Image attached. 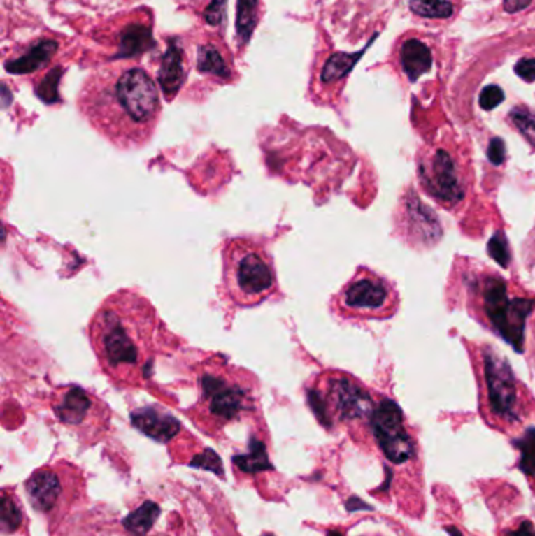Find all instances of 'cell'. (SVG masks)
<instances>
[{"label":"cell","mask_w":535,"mask_h":536,"mask_svg":"<svg viewBox=\"0 0 535 536\" xmlns=\"http://www.w3.org/2000/svg\"><path fill=\"white\" fill-rule=\"evenodd\" d=\"M488 253L493 259L499 263V266L506 267L508 263V248L504 240V237L496 234L488 243Z\"/></svg>","instance_id":"obj_29"},{"label":"cell","mask_w":535,"mask_h":536,"mask_svg":"<svg viewBox=\"0 0 535 536\" xmlns=\"http://www.w3.org/2000/svg\"><path fill=\"white\" fill-rule=\"evenodd\" d=\"M190 468L195 469H203V470H209V472L215 474L217 477L223 479L224 477V469H223V463L222 458L218 456L212 449H204L201 454L193 456L192 461L189 463Z\"/></svg>","instance_id":"obj_27"},{"label":"cell","mask_w":535,"mask_h":536,"mask_svg":"<svg viewBox=\"0 0 535 536\" xmlns=\"http://www.w3.org/2000/svg\"><path fill=\"white\" fill-rule=\"evenodd\" d=\"M233 463L236 468H238V470L251 475L266 472V470H273V464L269 460L266 444L257 441L255 437L250 439L248 454L234 455Z\"/></svg>","instance_id":"obj_18"},{"label":"cell","mask_w":535,"mask_h":536,"mask_svg":"<svg viewBox=\"0 0 535 536\" xmlns=\"http://www.w3.org/2000/svg\"><path fill=\"white\" fill-rule=\"evenodd\" d=\"M87 329L101 372L117 386L143 384L165 352L164 321L152 303L135 289L108 295Z\"/></svg>","instance_id":"obj_1"},{"label":"cell","mask_w":535,"mask_h":536,"mask_svg":"<svg viewBox=\"0 0 535 536\" xmlns=\"http://www.w3.org/2000/svg\"><path fill=\"white\" fill-rule=\"evenodd\" d=\"M371 427L377 444L390 461L402 464L415 456V442L405 431L402 411L394 402L383 400L373 410Z\"/></svg>","instance_id":"obj_8"},{"label":"cell","mask_w":535,"mask_h":536,"mask_svg":"<svg viewBox=\"0 0 535 536\" xmlns=\"http://www.w3.org/2000/svg\"><path fill=\"white\" fill-rule=\"evenodd\" d=\"M77 104L90 126L121 151L150 143L160 118L156 83L140 68L93 75L82 88Z\"/></svg>","instance_id":"obj_2"},{"label":"cell","mask_w":535,"mask_h":536,"mask_svg":"<svg viewBox=\"0 0 535 536\" xmlns=\"http://www.w3.org/2000/svg\"><path fill=\"white\" fill-rule=\"evenodd\" d=\"M517 444L521 451L520 469L526 475L535 477V428L527 430Z\"/></svg>","instance_id":"obj_26"},{"label":"cell","mask_w":535,"mask_h":536,"mask_svg":"<svg viewBox=\"0 0 535 536\" xmlns=\"http://www.w3.org/2000/svg\"><path fill=\"white\" fill-rule=\"evenodd\" d=\"M120 50L115 58H132L156 46L152 25L146 22H129L120 31Z\"/></svg>","instance_id":"obj_15"},{"label":"cell","mask_w":535,"mask_h":536,"mask_svg":"<svg viewBox=\"0 0 535 536\" xmlns=\"http://www.w3.org/2000/svg\"><path fill=\"white\" fill-rule=\"evenodd\" d=\"M515 73L518 77L526 82L535 80V58H521V60L515 64Z\"/></svg>","instance_id":"obj_32"},{"label":"cell","mask_w":535,"mask_h":536,"mask_svg":"<svg viewBox=\"0 0 535 536\" xmlns=\"http://www.w3.org/2000/svg\"><path fill=\"white\" fill-rule=\"evenodd\" d=\"M532 0H504V10L507 13H517L531 5Z\"/></svg>","instance_id":"obj_34"},{"label":"cell","mask_w":535,"mask_h":536,"mask_svg":"<svg viewBox=\"0 0 535 536\" xmlns=\"http://www.w3.org/2000/svg\"><path fill=\"white\" fill-rule=\"evenodd\" d=\"M25 491L31 507L41 513H49L62 494V484L54 472L40 470L25 481Z\"/></svg>","instance_id":"obj_13"},{"label":"cell","mask_w":535,"mask_h":536,"mask_svg":"<svg viewBox=\"0 0 535 536\" xmlns=\"http://www.w3.org/2000/svg\"><path fill=\"white\" fill-rule=\"evenodd\" d=\"M131 421L135 428L157 442L171 441L180 430L178 419L165 411L162 412L157 408H151V406L134 411Z\"/></svg>","instance_id":"obj_12"},{"label":"cell","mask_w":535,"mask_h":536,"mask_svg":"<svg viewBox=\"0 0 535 536\" xmlns=\"http://www.w3.org/2000/svg\"><path fill=\"white\" fill-rule=\"evenodd\" d=\"M327 536H344L343 533H341V532H336V530H333V532H330V533H328Z\"/></svg>","instance_id":"obj_38"},{"label":"cell","mask_w":535,"mask_h":536,"mask_svg":"<svg viewBox=\"0 0 535 536\" xmlns=\"http://www.w3.org/2000/svg\"><path fill=\"white\" fill-rule=\"evenodd\" d=\"M425 189L443 204H457L463 198L459 165L446 151H436L419 168Z\"/></svg>","instance_id":"obj_10"},{"label":"cell","mask_w":535,"mask_h":536,"mask_svg":"<svg viewBox=\"0 0 535 536\" xmlns=\"http://www.w3.org/2000/svg\"><path fill=\"white\" fill-rule=\"evenodd\" d=\"M257 3L259 0H237V36L242 44L248 43L253 35L257 19Z\"/></svg>","instance_id":"obj_22"},{"label":"cell","mask_w":535,"mask_h":536,"mask_svg":"<svg viewBox=\"0 0 535 536\" xmlns=\"http://www.w3.org/2000/svg\"><path fill=\"white\" fill-rule=\"evenodd\" d=\"M278 292L273 257L264 238L228 237L222 242L218 296L231 309L256 307Z\"/></svg>","instance_id":"obj_3"},{"label":"cell","mask_w":535,"mask_h":536,"mask_svg":"<svg viewBox=\"0 0 535 536\" xmlns=\"http://www.w3.org/2000/svg\"><path fill=\"white\" fill-rule=\"evenodd\" d=\"M62 68H54L43 77L40 83H36L35 93L38 98L46 104H55L60 101L59 94V82L62 79Z\"/></svg>","instance_id":"obj_23"},{"label":"cell","mask_w":535,"mask_h":536,"mask_svg":"<svg viewBox=\"0 0 535 536\" xmlns=\"http://www.w3.org/2000/svg\"><path fill=\"white\" fill-rule=\"evenodd\" d=\"M309 408L325 428H330L328 410L333 408L343 421H357L372 416V400L355 379L343 373H320L311 389H308Z\"/></svg>","instance_id":"obj_5"},{"label":"cell","mask_w":535,"mask_h":536,"mask_svg":"<svg viewBox=\"0 0 535 536\" xmlns=\"http://www.w3.org/2000/svg\"><path fill=\"white\" fill-rule=\"evenodd\" d=\"M198 71L204 74L220 77L223 80L231 79V69L215 46H203L198 50Z\"/></svg>","instance_id":"obj_21"},{"label":"cell","mask_w":535,"mask_h":536,"mask_svg":"<svg viewBox=\"0 0 535 536\" xmlns=\"http://www.w3.org/2000/svg\"><path fill=\"white\" fill-rule=\"evenodd\" d=\"M199 392V405L209 417L220 422L238 419L253 408L255 375L236 367L222 356H209L193 367Z\"/></svg>","instance_id":"obj_4"},{"label":"cell","mask_w":535,"mask_h":536,"mask_svg":"<svg viewBox=\"0 0 535 536\" xmlns=\"http://www.w3.org/2000/svg\"><path fill=\"white\" fill-rule=\"evenodd\" d=\"M404 71L410 80H418L431 68V55L425 44L418 40H408L401 50Z\"/></svg>","instance_id":"obj_17"},{"label":"cell","mask_w":535,"mask_h":536,"mask_svg":"<svg viewBox=\"0 0 535 536\" xmlns=\"http://www.w3.org/2000/svg\"><path fill=\"white\" fill-rule=\"evenodd\" d=\"M502 101H504V92L496 85H488L483 88L479 98L480 107L483 110H493L494 107H498Z\"/></svg>","instance_id":"obj_30"},{"label":"cell","mask_w":535,"mask_h":536,"mask_svg":"<svg viewBox=\"0 0 535 536\" xmlns=\"http://www.w3.org/2000/svg\"><path fill=\"white\" fill-rule=\"evenodd\" d=\"M21 524H22L21 509H19L15 500L3 494L2 502H0V526H2V532L3 533L16 532Z\"/></svg>","instance_id":"obj_25"},{"label":"cell","mask_w":535,"mask_h":536,"mask_svg":"<svg viewBox=\"0 0 535 536\" xmlns=\"http://www.w3.org/2000/svg\"><path fill=\"white\" fill-rule=\"evenodd\" d=\"M160 516V507L156 502L146 500L141 505L134 509V512L126 516L122 519V526H124L129 533L134 536H146L148 532L151 530L152 526L156 524V521Z\"/></svg>","instance_id":"obj_19"},{"label":"cell","mask_w":535,"mask_h":536,"mask_svg":"<svg viewBox=\"0 0 535 536\" xmlns=\"http://www.w3.org/2000/svg\"><path fill=\"white\" fill-rule=\"evenodd\" d=\"M482 307L487 319L502 338L520 352L523 348V333L526 317L531 314L534 301L525 298H511L507 286L501 277L483 280Z\"/></svg>","instance_id":"obj_7"},{"label":"cell","mask_w":535,"mask_h":536,"mask_svg":"<svg viewBox=\"0 0 535 536\" xmlns=\"http://www.w3.org/2000/svg\"><path fill=\"white\" fill-rule=\"evenodd\" d=\"M185 80L184 58L183 52L176 43L170 41L169 49L162 57V63L159 68V83L165 94L166 101H171L179 93L180 87Z\"/></svg>","instance_id":"obj_14"},{"label":"cell","mask_w":535,"mask_h":536,"mask_svg":"<svg viewBox=\"0 0 535 536\" xmlns=\"http://www.w3.org/2000/svg\"><path fill=\"white\" fill-rule=\"evenodd\" d=\"M488 159L494 165H501L506 159V146L504 141L501 138L492 140V143L488 146Z\"/></svg>","instance_id":"obj_33"},{"label":"cell","mask_w":535,"mask_h":536,"mask_svg":"<svg viewBox=\"0 0 535 536\" xmlns=\"http://www.w3.org/2000/svg\"><path fill=\"white\" fill-rule=\"evenodd\" d=\"M483 375H485L488 403L492 406V411L507 421H515L518 392L511 367L504 359L499 358V354L487 350L483 353Z\"/></svg>","instance_id":"obj_9"},{"label":"cell","mask_w":535,"mask_h":536,"mask_svg":"<svg viewBox=\"0 0 535 536\" xmlns=\"http://www.w3.org/2000/svg\"><path fill=\"white\" fill-rule=\"evenodd\" d=\"M345 508L349 509L350 513L357 512V509H372L369 505H366L363 500L358 499V497H350V499L347 500V503H345Z\"/></svg>","instance_id":"obj_36"},{"label":"cell","mask_w":535,"mask_h":536,"mask_svg":"<svg viewBox=\"0 0 535 536\" xmlns=\"http://www.w3.org/2000/svg\"><path fill=\"white\" fill-rule=\"evenodd\" d=\"M261 536H275V535H272V533H262Z\"/></svg>","instance_id":"obj_39"},{"label":"cell","mask_w":535,"mask_h":536,"mask_svg":"<svg viewBox=\"0 0 535 536\" xmlns=\"http://www.w3.org/2000/svg\"><path fill=\"white\" fill-rule=\"evenodd\" d=\"M364 54V49L357 54H345V52H336L328 58L324 69H322L320 79L324 83H333L343 79L347 74L350 73L355 66L357 61Z\"/></svg>","instance_id":"obj_20"},{"label":"cell","mask_w":535,"mask_h":536,"mask_svg":"<svg viewBox=\"0 0 535 536\" xmlns=\"http://www.w3.org/2000/svg\"><path fill=\"white\" fill-rule=\"evenodd\" d=\"M392 292L388 282L361 268L331 300V311L343 319H373L390 314Z\"/></svg>","instance_id":"obj_6"},{"label":"cell","mask_w":535,"mask_h":536,"mask_svg":"<svg viewBox=\"0 0 535 536\" xmlns=\"http://www.w3.org/2000/svg\"><path fill=\"white\" fill-rule=\"evenodd\" d=\"M446 532H448L450 536H463L462 532H460L457 527H446Z\"/></svg>","instance_id":"obj_37"},{"label":"cell","mask_w":535,"mask_h":536,"mask_svg":"<svg viewBox=\"0 0 535 536\" xmlns=\"http://www.w3.org/2000/svg\"><path fill=\"white\" fill-rule=\"evenodd\" d=\"M506 536H535V528L529 521H525L517 530H511Z\"/></svg>","instance_id":"obj_35"},{"label":"cell","mask_w":535,"mask_h":536,"mask_svg":"<svg viewBox=\"0 0 535 536\" xmlns=\"http://www.w3.org/2000/svg\"><path fill=\"white\" fill-rule=\"evenodd\" d=\"M52 410L62 423L79 427L92 416V412L104 410V405L83 387L69 384L57 387L54 391Z\"/></svg>","instance_id":"obj_11"},{"label":"cell","mask_w":535,"mask_h":536,"mask_svg":"<svg viewBox=\"0 0 535 536\" xmlns=\"http://www.w3.org/2000/svg\"><path fill=\"white\" fill-rule=\"evenodd\" d=\"M410 8L419 16L438 19L449 17L454 11L452 3L444 0H411Z\"/></svg>","instance_id":"obj_24"},{"label":"cell","mask_w":535,"mask_h":536,"mask_svg":"<svg viewBox=\"0 0 535 536\" xmlns=\"http://www.w3.org/2000/svg\"><path fill=\"white\" fill-rule=\"evenodd\" d=\"M512 119L517 127L520 129V132L525 135V137L529 140V143L535 146V121L527 115L525 110H513L512 113Z\"/></svg>","instance_id":"obj_28"},{"label":"cell","mask_w":535,"mask_h":536,"mask_svg":"<svg viewBox=\"0 0 535 536\" xmlns=\"http://www.w3.org/2000/svg\"><path fill=\"white\" fill-rule=\"evenodd\" d=\"M59 44L52 40H43L34 44L22 57L8 60L5 63V69L11 74H31L48 64L57 52Z\"/></svg>","instance_id":"obj_16"},{"label":"cell","mask_w":535,"mask_h":536,"mask_svg":"<svg viewBox=\"0 0 535 536\" xmlns=\"http://www.w3.org/2000/svg\"><path fill=\"white\" fill-rule=\"evenodd\" d=\"M228 0H212L204 11V19L209 25H220L224 19Z\"/></svg>","instance_id":"obj_31"}]
</instances>
